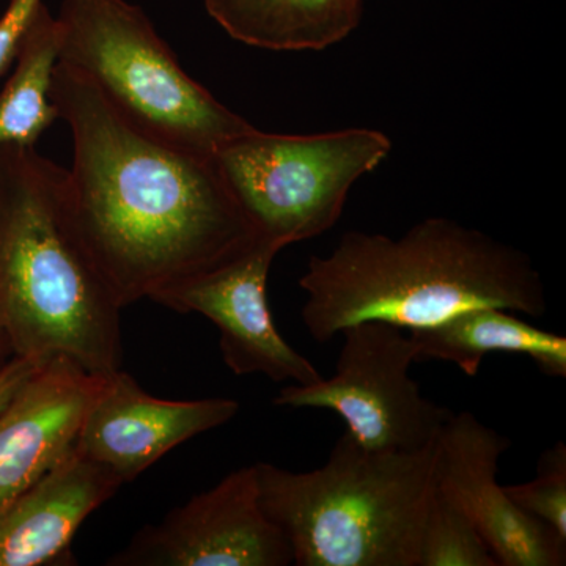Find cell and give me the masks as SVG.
I'll use <instances>...</instances> for the list:
<instances>
[{"label": "cell", "mask_w": 566, "mask_h": 566, "mask_svg": "<svg viewBox=\"0 0 566 566\" xmlns=\"http://www.w3.org/2000/svg\"><path fill=\"white\" fill-rule=\"evenodd\" d=\"M238 412L240 403L232 398L172 401L153 397L120 368L104 375L76 449L128 483L175 447L229 423Z\"/></svg>", "instance_id": "cell-11"}, {"label": "cell", "mask_w": 566, "mask_h": 566, "mask_svg": "<svg viewBox=\"0 0 566 566\" xmlns=\"http://www.w3.org/2000/svg\"><path fill=\"white\" fill-rule=\"evenodd\" d=\"M517 509L543 521L566 538V446L557 442L539 457L536 476L520 485H505Z\"/></svg>", "instance_id": "cell-18"}, {"label": "cell", "mask_w": 566, "mask_h": 566, "mask_svg": "<svg viewBox=\"0 0 566 566\" xmlns=\"http://www.w3.org/2000/svg\"><path fill=\"white\" fill-rule=\"evenodd\" d=\"M208 14L248 46L277 52L323 51L348 39L363 0H203Z\"/></svg>", "instance_id": "cell-15"}, {"label": "cell", "mask_w": 566, "mask_h": 566, "mask_svg": "<svg viewBox=\"0 0 566 566\" xmlns=\"http://www.w3.org/2000/svg\"><path fill=\"white\" fill-rule=\"evenodd\" d=\"M303 323L318 344L345 327L389 323L434 326L471 308L542 318L545 283L526 253L447 218H428L400 238L345 233L301 275Z\"/></svg>", "instance_id": "cell-2"}, {"label": "cell", "mask_w": 566, "mask_h": 566, "mask_svg": "<svg viewBox=\"0 0 566 566\" xmlns=\"http://www.w3.org/2000/svg\"><path fill=\"white\" fill-rule=\"evenodd\" d=\"M281 251V245L260 238L229 262L166 286L150 300L178 314L210 319L218 327L222 359L232 374L311 385L323 375L282 337L268 304V277Z\"/></svg>", "instance_id": "cell-8"}, {"label": "cell", "mask_w": 566, "mask_h": 566, "mask_svg": "<svg viewBox=\"0 0 566 566\" xmlns=\"http://www.w3.org/2000/svg\"><path fill=\"white\" fill-rule=\"evenodd\" d=\"M107 465L71 450L0 512V566L52 564L95 510L120 490Z\"/></svg>", "instance_id": "cell-13"}, {"label": "cell", "mask_w": 566, "mask_h": 566, "mask_svg": "<svg viewBox=\"0 0 566 566\" xmlns=\"http://www.w3.org/2000/svg\"><path fill=\"white\" fill-rule=\"evenodd\" d=\"M333 378L283 387L274 405L326 409L346 431L378 452H417L433 446L453 412L424 397L411 378L417 352L411 334L389 323L345 327Z\"/></svg>", "instance_id": "cell-7"}, {"label": "cell", "mask_w": 566, "mask_h": 566, "mask_svg": "<svg viewBox=\"0 0 566 566\" xmlns=\"http://www.w3.org/2000/svg\"><path fill=\"white\" fill-rule=\"evenodd\" d=\"M11 359H13V353H11L9 340H7L2 324H0V370H2Z\"/></svg>", "instance_id": "cell-21"}, {"label": "cell", "mask_w": 566, "mask_h": 566, "mask_svg": "<svg viewBox=\"0 0 566 566\" xmlns=\"http://www.w3.org/2000/svg\"><path fill=\"white\" fill-rule=\"evenodd\" d=\"M390 151L392 140L378 129L289 136L252 126L214 159L259 237L283 249L333 229L353 186Z\"/></svg>", "instance_id": "cell-6"}, {"label": "cell", "mask_w": 566, "mask_h": 566, "mask_svg": "<svg viewBox=\"0 0 566 566\" xmlns=\"http://www.w3.org/2000/svg\"><path fill=\"white\" fill-rule=\"evenodd\" d=\"M50 96L73 136L71 222L120 308L260 240L214 156L142 133L65 63L55 65Z\"/></svg>", "instance_id": "cell-1"}, {"label": "cell", "mask_w": 566, "mask_h": 566, "mask_svg": "<svg viewBox=\"0 0 566 566\" xmlns=\"http://www.w3.org/2000/svg\"><path fill=\"white\" fill-rule=\"evenodd\" d=\"M41 6L43 0H9L7 10L0 17V76L17 61Z\"/></svg>", "instance_id": "cell-19"}, {"label": "cell", "mask_w": 566, "mask_h": 566, "mask_svg": "<svg viewBox=\"0 0 566 566\" xmlns=\"http://www.w3.org/2000/svg\"><path fill=\"white\" fill-rule=\"evenodd\" d=\"M409 334L415 342L417 363L455 364L471 378L479 374L480 365L491 353L524 354L542 374L553 378L566 376V338L539 329L504 308H471Z\"/></svg>", "instance_id": "cell-14"}, {"label": "cell", "mask_w": 566, "mask_h": 566, "mask_svg": "<svg viewBox=\"0 0 566 566\" xmlns=\"http://www.w3.org/2000/svg\"><path fill=\"white\" fill-rule=\"evenodd\" d=\"M103 378L57 357L0 411V512L74 449Z\"/></svg>", "instance_id": "cell-12"}, {"label": "cell", "mask_w": 566, "mask_h": 566, "mask_svg": "<svg viewBox=\"0 0 566 566\" xmlns=\"http://www.w3.org/2000/svg\"><path fill=\"white\" fill-rule=\"evenodd\" d=\"M264 513L297 566H419L436 494V442L417 452L365 449L348 431L322 468L256 463Z\"/></svg>", "instance_id": "cell-4"}, {"label": "cell", "mask_w": 566, "mask_h": 566, "mask_svg": "<svg viewBox=\"0 0 566 566\" xmlns=\"http://www.w3.org/2000/svg\"><path fill=\"white\" fill-rule=\"evenodd\" d=\"M36 365L29 360L13 357L6 367L0 370V411L10 403L11 398L24 386L35 371Z\"/></svg>", "instance_id": "cell-20"}, {"label": "cell", "mask_w": 566, "mask_h": 566, "mask_svg": "<svg viewBox=\"0 0 566 566\" xmlns=\"http://www.w3.org/2000/svg\"><path fill=\"white\" fill-rule=\"evenodd\" d=\"M419 566H499L471 520L436 490L420 539Z\"/></svg>", "instance_id": "cell-17"}, {"label": "cell", "mask_w": 566, "mask_h": 566, "mask_svg": "<svg viewBox=\"0 0 566 566\" xmlns=\"http://www.w3.org/2000/svg\"><path fill=\"white\" fill-rule=\"evenodd\" d=\"M57 62L59 24L43 3L14 61L13 74L0 92V145L35 147L61 118L50 96Z\"/></svg>", "instance_id": "cell-16"}, {"label": "cell", "mask_w": 566, "mask_h": 566, "mask_svg": "<svg viewBox=\"0 0 566 566\" xmlns=\"http://www.w3.org/2000/svg\"><path fill=\"white\" fill-rule=\"evenodd\" d=\"M59 62L81 73L142 133L214 156L251 123L192 80L147 14L126 0H63Z\"/></svg>", "instance_id": "cell-5"}, {"label": "cell", "mask_w": 566, "mask_h": 566, "mask_svg": "<svg viewBox=\"0 0 566 566\" xmlns=\"http://www.w3.org/2000/svg\"><path fill=\"white\" fill-rule=\"evenodd\" d=\"M510 447L472 412L452 415L436 439V490L474 523L499 566H564L565 536L517 509L499 483Z\"/></svg>", "instance_id": "cell-10"}, {"label": "cell", "mask_w": 566, "mask_h": 566, "mask_svg": "<svg viewBox=\"0 0 566 566\" xmlns=\"http://www.w3.org/2000/svg\"><path fill=\"white\" fill-rule=\"evenodd\" d=\"M292 547L264 513L255 464L193 495L136 535L109 565L286 566Z\"/></svg>", "instance_id": "cell-9"}, {"label": "cell", "mask_w": 566, "mask_h": 566, "mask_svg": "<svg viewBox=\"0 0 566 566\" xmlns=\"http://www.w3.org/2000/svg\"><path fill=\"white\" fill-rule=\"evenodd\" d=\"M120 312L71 222L66 169L35 147L0 145V324L13 357L114 374Z\"/></svg>", "instance_id": "cell-3"}]
</instances>
